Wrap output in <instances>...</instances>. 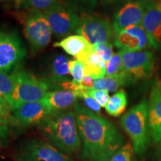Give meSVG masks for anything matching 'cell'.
Listing matches in <instances>:
<instances>
[{
  "label": "cell",
  "mask_w": 161,
  "mask_h": 161,
  "mask_svg": "<svg viewBox=\"0 0 161 161\" xmlns=\"http://www.w3.org/2000/svg\"><path fill=\"white\" fill-rule=\"evenodd\" d=\"M79 131L83 161H109L124 146L116 127L106 118L76 103L73 107Z\"/></svg>",
  "instance_id": "1"
},
{
  "label": "cell",
  "mask_w": 161,
  "mask_h": 161,
  "mask_svg": "<svg viewBox=\"0 0 161 161\" xmlns=\"http://www.w3.org/2000/svg\"><path fill=\"white\" fill-rule=\"evenodd\" d=\"M49 142L68 155L78 154L81 141L74 110L52 112L39 125Z\"/></svg>",
  "instance_id": "2"
},
{
  "label": "cell",
  "mask_w": 161,
  "mask_h": 161,
  "mask_svg": "<svg viewBox=\"0 0 161 161\" xmlns=\"http://www.w3.org/2000/svg\"><path fill=\"white\" fill-rule=\"evenodd\" d=\"M120 122L132 140L134 152L140 157L143 155L150 137L148 102L143 100L130 108L122 116Z\"/></svg>",
  "instance_id": "3"
},
{
  "label": "cell",
  "mask_w": 161,
  "mask_h": 161,
  "mask_svg": "<svg viewBox=\"0 0 161 161\" xmlns=\"http://www.w3.org/2000/svg\"><path fill=\"white\" fill-rule=\"evenodd\" d=\"M12 74L15 79V89L10 104L12 112L22 104L42 100L49 92V83L25 70L15 68Z\"/></svg>",
  "instance_id": "4"
},
{
  "label": "cell",
  "mask_w": 161,
  "mask_h": 161,
  "mask_svg": "<svg viewBox=\"0 0 161 161\" xmlns=\"http://www.w3.org/2000/svg\"><path fill=\"white\" fill-rule=\"evenodd\" d=\"M16 161H75L70 155L37 138L25 140L18 147Z\"/></svg>",
  "instance_id": "5"
},
{
  "label": "cell",
  "mask_w": 161,
  "mask_h": 161,
  "mask_svg": "<svg viewBox=\"0 0 161 161\" xmlns=\"http://www.w3.org/2000/svg\"><path fill=\"white\" fill-rule=\"evenodd\" d=\"M122 60L124 72L130 81L148 79L154 72L156 58L150 51H119Z\"/></svg>",
  "instance_id": "6"
},
{
  "label": "cell",
  "mask_w": 161,
  "mask_h": 161,
  "mask_svg": "<svg viewBox=\"0 0 161 161\" xmlns=\"http://www.w3.org/2000/svg\"><path fill=\"white\" fill-rule=\"evenodd\" d=\"M75 32L83 36L92 46L110 42L115 35L113 25L109 20L87 13L80 16Z\"/></svg>",
  "instance_id": "7"
},
{
  "label": "cell",
  "mask_w": 161,
  "mask_h": 161,
  "mask_svg": "<svg viewBox=\"0 0 161 161\" xmlns=\"http://www.w3.org/2000/svg\"><path fill=\"white\" fill-rule=\"evenodd\" d=\"M24 35L33 49H40L51 41L52 30L43 12L32 9L23 20Z\"/></svg>",
  "instance_id": "8"
},
{
  "label": "cell",
  "mask_w": 161,
  "mask_h": 161,
  "mask_svg": "<svg viewBox=\"0 0 161 161\" xmlns=\"http://www.w3.org/2000/svg\"><path fill=\"white\" fill-rule=\"evenodd\" d=\"M26 50L14 31H0V72H8L25 57Z\"/></svg>",
  "instance_id": "9"
},
{
  "label": "cell",
  "mask_w": 161,
  "mask_h": 161,
  "mask_svg": "<svg viewBox=\"0 0 161 161\" xmlns=\"http://www.w3.org/2000/svg\"><path fill=\"white\" fill-rule=\"evenodd\" d=\"M44 15L49 24L52 33L61 37L75 31L79 24L80 17L73 10L58 3Z\"/></svg>",
  "instance_id": "10"
},
{
  "label": "cell",
  "mask_w": 161,
  "mask_h": 161,
  "mask_svg": "<svg viewBox=\"0 0 161 161\" xmlns=\"http://www.w3.org/2000/svg\"><path fill=\"white\" fill-rule=\"evenodd\" d=\"M148 3L141 0L130 1L121 8L114 16L112 23L114 35L131 26L142 25L144 14Z\"/></svg>",
  "instance_id": "11"
},
{
  "label": "cell",
  "mask_w": 161,
  "mask_h": 161,
  "mask_svg": "<svg viewBox=\"0 0 161 161\" xmlns=\"http://www.w3.org/2000/svg\"><path fill=\"white\" fill-rule=\"evenodd\" d=\"M114 45L120 50L142 51L152 48L150 39L142 25H134L115 35Z\"/></svg>",
  "instance_id": "12"
},
{
  "label": "cell",
  "mask_w": 161,
  "mask_h": 161,
  "mask_svg": "<svg viewBox=\"0 0 161 161\" xmlns=\"http://www.w3.org/2000/svg\"><path fill=\"white\" fill-rule=\"evenodd\" d=\"M12 114L16 125L29 127L39 125L52 112L40 100L22 104Z\"/></svg>",
  "instance_id": "13"
},
{
  "label": "cell",
  "mask_w": 161,
  "mask_h": 161,
  "mask_svg": "<svg viewBox=\"0 0 161 161\" xmlns=\"http://www.w3.org/2000/svg\"><path fill=\"white\" fill-rule=\"evenodd\" d=\"M142 26L149 37L153 49L161 47V0H154L148 3Z\"/></svg>",
  "instance_id": "14"
},
{
  "label": "cell",
  "mask_w": 161,
  "mask_h": 161,
  "mask_svg": "<svg viewBox=\"0 0 161 161\" xmlns=\"http://www.w3.org/2000/svg\"><path fill=\"white\" fill-rule=\"evenodd\" d=\"M148 106V129L154 143L161 140V80L152 86Z\"/></svg>",
  "instance_id": "15"
},
{
  "label": "cell",
  "mask_w": 161,
  "mask_h": 161,
  "mask_svg": "<svg viewBox=\"0 0 161 161\" xmlns=\"http://www.w3.org/2000/svg\"><path fill=\"white\" fill-rule=\"evenodd\" d=\"M78 98L76 91L58 90L48 92L42 99V102L52 113L70 109V108L74 107L77 103Z\"/></svg>",
  "instance_id": "16"
},
{
  "label": "cell",
  "mask_w": 161,
  "mask_h": 161,
  "mask_svg": "<svg viewBox=\"0 0 161 161\" xmlns=\"http://www.w3.org/2000/svg\"><path fill=\"white\" fill-rule=\"evenodd\" d=\"M84 64V76L97 80L104 78L106 74V63L92 49L75 58Z\"/></svg>",
  "instance_id": "17"
},
{
  "label": "cell",
  "mask_w": 161,
  "mask_h": 161,
  "mask_svg": "<svg viewBox=\"0 0 161 161\" xmlns=\"http://www.w3.org/2000/svg\"><path fill=\"white\" fill-rule=\"evenodd\" d=\"M54 47L61 48L68 55L76 58L92 49V46L81 35H71L54 44Z\"/></svg>",
  "instance_id": "18"
},
{
  "label": "cell",
  "mask_w": 161,
  "mask_h": 161,
  "mask_svg": "<svg viewBox=\"0 0 161 161\" xmlns=\"http://www.w3.org/2000/svg\"><path fill=\"white\" fill-rule=\"evenodd\" d=\"M130 78L125 73L120 74L111 77H107L94 80L93 88L94 90H104L109 92H116L121 86L126 85L127 84L130 83Z\"/></svg>",
  "instance_id": "19"
},
{
  "label": "cell",
  "mask_w": 161,
  "mask_h": 161,
  "mask_svg": "<svg viewBox=\"0 0 161 161\" xmlns=\"http://www.w3.org/2000/svg\"><path fill=\"white\" fill-rule=\"evenodd\" d=\"M69 60L66 56L59 55L56 56L52 65V81L62 84L69 81Z\"/></svg>",
  "instance_id": "20"
},
{
  "label": "cell",
  "mask_w": 161,
  "mask_h": 161,
  "mask_svg": "<svg viewBox=\"0 0 161 161\" xmlns=\"http://www.w3.org/2000/svg\"><path fill=\"white\" fill-rule=\"evenodd\" d=\"M128 105V98L126 92L124 90H119L110 97L109 102L105 106V110L108 114L112 116L122 115Z\"/></svg>",
  "instance_id": "21"
},
{
  "label": "cell",
  "mask_w": 161,
  "mask_h": 161,
  "mask_svg": "<svg viewBox=\"0 0 161 161\" xmlns=\"http://www.w3.org/2000/svg\"><path fill=\"white\" fill-rule=\"evenodd\" d=\"M15 89V79L13 74L0 72V97L11 104Z\"/></svg>",
  "instance_id": "22"
},
{
  "label": "cell",
  "mask_w": 161,
  "mask_h": 161,
  "mask_svg": "<svg viewBox=\"0 0 161 161\" xmlns=\"http://www.w3.org/2000/svg\"><path fill=\"white\" fill-rule=\"evenodd\" d=\"M125 73L122 60L119 52L114 53L113 57L106 64V74L107 77H111L120 74Z\"/></svg>",
  "instance_id": "23"
},
{
  "label": "cell",
  "mask_w": 161,
  "mask_h": 161,
  "mask_svg": "<svg viewBox=\"0 0 161 161\" xmlns=\"http://www.w3.org/2000/svg\"><path fill=\"white\" fill-rule=\"evenodd\" d=\"M0 124L16 125L11 106L2 97H0Z\"/></svg>",
  "instance_id": "24"
},
{
  "label": "cell",
  "mask_w": 161,
  "mask_h": 161,
  "mask_svg": "<svg viewBox=\"0 0 161 161\" xmlns=\"http://www.w3.org/2000/svg\"><path fill=\"white\" fill-rule=\"evenodd\" d=\"M69 69L73 84H80L84 77V64L77 60H69Z\"/></svg>",
  "instance_id": "25"
},
{
  "label": "cell",
  "mask_w": 161,
  "mask_h": 161,
  "mask_svg": "<svg viewBox=\"0 0 161 161\" xmlns=\"http://www.w3.org/2000/svg\"><path fill=\"white\" fill-rule=\"evenodd\" d=\"M134 150L131 144H125L109 161H134Z\"/></svg>",
  "instance_id": "26"
},
{
  "label": "cell",
  "mask_w": 161,
  "mask_h": 161,
  "mask_svg": "<svg viewBox=\"0 0 161 161\" xmlns=\"http://www.w3.org/2000/svg\"><path fill=\"white\" fill-rule=\"evenodd\" d=\"M93 46V49L100 58L107 64L114 55V46L110 42L96 44Z\"/></svg>",
  "instance_id": "27"
},
{
  "label": "cell",
  "mask_w": 161,
  "mask_h": 161,
  "mask_svg": "<svg viewBox=\"0 0 161 161\" xmlns=\"http://www.w3.org/2000/svg\"><path fill=\"white\" fill-rule=\"evenodd\" d=\"M86 92L99 104L101 108H105L107 104L109 102V92H108L107 90L90 89L86 90Z\"/></svg>",
  "instance_id": "28"
},
{
  "label": "cell",
  "mask_w": 161,
  "mask_h": 161,
  "mask_svg": "<svg viewBox=\"0 0 161 161\" xmlns=\"http://www.w3.org/2000/svg\"><path fill=\"white\" fill-rule=\"evenodd\" d=\"M32 9L45 13L59 3V0H28Z\"/></svg>",
  "instance_id": "29"
},
{
  "label": "cell",
  "mask_w": 161,
  "mask_h": 161,
  "mask_svg": "<svg viewBox=\"0 0 161 161\" xmlns=\"http://www.w3.org/2000/svg\"><path fill=\"white\" fill-rule=\"evenodd\" d=\"M77 92L78 98H82L84 100V104L88 109L92 110V112L96 113L97 114H100L101 106L98 104L95 100L86 93V90H80Z\"/></svg>",
  "instance_id": "30"
},
{
  "label": "cell",
  "mask_w": 161,
  "mask_h": 161,
  "mask_svg": "<svg viewBox=\"0 0 161 161\" xmlns=\"http://www.w3.org/2000/svg\"><path fill=\"white\" fill-rule=\"evenodd\" d=\"M9 136V125L0 124V148L7 143Z\"/></svg>",
  "instance_id": "31"
},
{
  "label": "cell",
  "mask_w": 161,
  "mask_h": 161,
  "mask_svg": "<svg viewBox=\"0 0 161 161\" xmlns=\"http://www.w3.org/2000/svg\"><path fill=\"white\" fill-rule=\"evenodd\" d=\"M94 79L89 76H84L81 82L79 84L80 89L82 90H90L93 88Z\"/></svg>",
  "instance_id": "32"
},
{
  "label": "cell",
  "mask_w": 161,
  "mask_h": 161,
  "mask_svg": "<svg viewBox=\"0 0 161 161\" xmlns=\"http://www.w3.org/2000/svg\"><path fill=\"white\" fill-rule=\"evenodd\" d=\"M75 1L80 3L84 4V5L87 6H90V7H95L96 4V0H75Z\"/></svg>",
  "instance_id": "33"
},
{
  "label": "cell",
  "mask_w": 161,
  "mask_h": 161,
  "mask_svg": "<svg viewBox=\"0 0 161 161\" xmlns=\"http://www.w3.org/2000/svg\"><path fill=\"white\" fill-rule=\"evenodd\" d=\"M104 3H122V2L128 1V0H101Z\"/></svg>",
  "instance_id": "34"
},
{
  "label": "cell",
  "mask_w": 161,
  "mask_h": 161,
  "mask_svg": "<svg viewBox=\"0 0 161 161\" xmlns=\"http://www.w3.org/2000/svg\"><path fill=\"white\" fill-rule=\"evenodd\" d=\"M14 1L16 3V5L17 6H19L22 4V3H23V0H14Z\"/></svg>",
  "instance_id": "35"
},
{
  "label": "cell",
  "mask_w": 161,
  "mask_h": 161,
  "mask_svg": "<svg viewBox=\"0 0 161 161\" xmlns=\"http://www.w3.org/2000/svg\"><path fill=\"white\" fill-rule=\"evenodd\" d=\"M141 1H143V2H146V3H151V2L154 1V0H141Z\"/></svg>",
  "instance_id": "36"
},
{
  "label": "cell",
  "mask_w": 161,
  "mask_h": 161,
  "mask_svg": "<svg viewBox=\"0 0 161 161\" xmlns=\"http://www.w3.org/2000/svg\"><path fill=\"white\" fill-rule=\"evenodd\" d=\"M160 154H161V140H160Z\"/></svg>",
  "instance_id": "37"
},
{
  "label": "cell",
  "mask_w": 161,
  "mask_h": 161,
  "mask_svg": "<svg viewBox=\"0 0 161 161\" xmlns=\"http://www.w3.org/2000/svg\"><path fill=\"white\" fill-rule=\"evenodd\" d=\"M0 1H3V0H0Z\"/></svg>",
  "instance_id": "38"
}]
</instances>
